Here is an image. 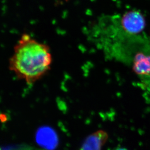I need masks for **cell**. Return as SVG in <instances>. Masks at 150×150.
I'll return each instance as SVG.
<instances>
[{
	"label": "cell",
	"mask_w": 150,
	"mask_h": 150,
	"mask_svg": "<svg viewBox=\"0 0 150 150\" xmlns=\"http://www.w3.org/2000/svg\"><path fill=\"white\" fill-rule=\"evenodd\" d=\"M50 48L29 35L23 34L14 47L9 69L18 78L32 85L51 69Z\"/></svg>",
	"instance_id": "6da1fadb"
},
{
	"label": "cell",
	"mask_w": 150,
	"mask_h": 150,
	"mask_svg": "<svg viewBox=\"0 0 150 150\" xmlns=\"http://www.w3.org/2000/svg\"><path fill=\"white\" fill-rule=\"evenodd\" d=\"M145 20L139 11H131L122 18V25L124 30L130 34H137L143 31L145 27Z\"/></svg>",
	"instance_id": "7a4b0ae2"
},
{
	"label": "cell",
	"mask_w": 150,
	"mask_h": 150,
	"mask_svg": "<svg viewBox=\"0 0 150 150\" xmlns=\"http://www.w3.org/2000/svg\"><path fill=\"white\" fill-rule=\"evenodd\" d=\"M108 139V133L99 130L86 138L78 150H102Z\"/></svg>",
	"instance_id": "3957f363"
},
{
	"label": "cell",
	"mask_w": 150,
	"mask_h": 150,
	"mask_svg": "<svg viewBox=\"0 0 150 150\" xmlns=\"http://www.w3.org/2000/svg\"><path fill=\"white\" fill-rule=\"evenodd\" d=\"M133 69L139 75L150 74V56L142 53L137 54L134 60Z\"/></svg>",
	"instance_id": "277c9868"
},
{
	"label": "cell",
	"mask_w": 150,
	"mask_h": 150,
	"mask_svg": "<svg viewBox=\"0 0 150 150\" xmlns=\"http://www.w3.org/2000/svg\"><path fill=\"white\" fill-rule=\"evenodd\" d=\"M114 150H127L126 148H125L123 147H119L116 148H115V149Z\"/></svg>",
	"instance_id": "5b68a950"
}]
</instances>
